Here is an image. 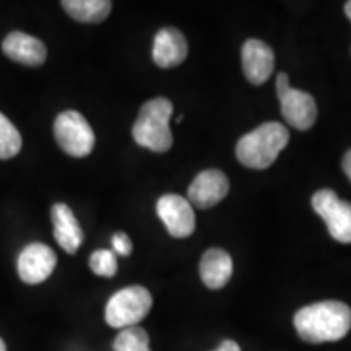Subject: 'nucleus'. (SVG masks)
<instances>
[{"label": "nucleus", "instance_id": "nucleus-1", "mask_svg": "<svg viewBox=\"0 0 351 351\" xmlns=\"http://www.w3.org/2000/svg\"><path fill=\"white\" fill-rule=\"evenodd\" d=\"M295 327L307 343H327L345 339L351 328V309L340 301H320L300 309Z\"/></svg>", "mask_w": 351, "mask_h": 351}, {"label": "nucleus", "instance_id": "nucleus-2", "mask_svg": "<svg viewBox=\"0 0 351 351\" xmlns=\"http://www.w3.org/2000/svg\"><path fill=\"white\" fill-rule=\"evenodd\" d=\"M289 142V132L278 122H265L245 134L236 145V156L245 168L267 169Z\"/></svg>", "mask_w": 351, "mask_h": 351}, {"label": "nucleus", "instance_id": "nucleus-3", "mask_svg": "<svg viewBox=\"0 0 351 351\" xmlns=\"http://www.w3.org/2000/svg\"><path fill=\"white\" fill-rule=\"evenodd\" d=\"M173 103L166 98H153L140 108L138 117L132 127V137L140 147L155 153H166L173 147L174 138L169 121Z\"/></svg>", "mask_w": 351, "mask_h": 351}, {"label": "nucleus", "instance_id": "nucleus-4", "mask_svg": "<svg viewBox=\"0 0 351 351\" xmlns=\"http://www.w3.org/2000/svg\"><path fill=\"white\" fill-rule=\"evenodd\" d=\"M153 306V298L147 288L127 287L114 293L106 304L108 326L114 328H127L137 326L140 320L147 317Z\"/></svg>", "mask_w": 351, "mask_h": 351}, {"label": "nucleus", "instance_id": "nucleus-5", "mask_svg": "<svg viewBox=\"0 0 351 351\" xmlns=\"http://www.w3.org/2000/svg\"><path fill=\"white\" fill-rule=\"evenodd\" d=\"M275 90L285 121L298 130H309L317 121V104L313 96L289 85V77L285 72L276 77Z\"/></svg>", "mask_w": 351, "mask_h": 351}, {"label": "nucleus", "instance_id": "nucleus-6", "mask_svg": "<svg viewBox=\"0 0 351 351\" xmlns=\"http://www.w3.org/2000/svg\"><path fill=\"white\" fill-rule=\"evenodd\" d=\"M54 135L59 147L70 156L85 158L93 152L95 132L78 111L60 112L54 122Z\"/></svg>", "mask_w": 351, "mask_h": 351}, {"label": "nucleus", "instance_id": "nucleus-7", "mask_svg": "<svg viewBox=\"0 0 351 351\" xmlns=\"http://www.w3.org/2000/svg\"><path fill=\"white\" fill-rule=\"evenodd\" d=\"M314 212L326 221L327 230L335 241L351 244V204L341 200L330 189H322L313 195Z\"/></svg>", "mask_w": 351, "mask_h": 351}, {"label": "nucleus", "instance_id": "nucleus-8", "mask_svg": "<svg viewBox=\"0 0 351 351\" xmlns=\"http://www.w3.org/2000/svg\"><path fill=\"white\" fill-rule=\"evenodd\" d=\"M156 213L173 238H189L195 231V213L189 200L178 194H166L156 202Z\"/></svg>", "mask_w": 351, "mask_h": 351}, {"label": "nucleus", "instance_id": "nucleus-9", "mask_svg": "<svg viewBox=\"0 0 351 351\" xmlns=\"http://www.w3.org/2000/svg\"><path fill=\"white\" fill-rule=\"evenodd\" d=\"M57 265V256L49 245L43 243L28 244L19 256V275L26 285L46 282Z\"/></svg>", "mask_w": 351, "mask_h": 351}, {"label": "nucleus", "instance_id": "nucleus-10", "mask_svg": "<svg viewBox=\"0 0 351 351\" xmlns=\"http://www.w3.org/2000/svg\"><path fill=\"white\" fill-rule=\"evenodd\" d=\"M230 192V181L219 169H207L197 174L187 191L189 204L207 210L218 205Z\"/></svg>", "mask_w": 351, "mask_h": 351}, {"label": "nucleus", "instance_id": "nucleus-11", "mask_svg": "<svg viewBox=\"0 0 351 351\" xmlns=\"http://www.w3.org/2000/svg\"><path fill=\"white\" fill-rule=\"evenodd\" d=\"M244 75L252 85H263L271 77L275 69V54L267 43L247 39L243 46Z\"/></svg>", "mask_w": 351, "mask_h": 351}, {"label": "nucleus", "instance_id": "nucleus-12", "mask_svg": "<svg viewBox=\"0 0 351 351\" xmlns=\"http://www.w3.org/2000/svg\"><path fill=\"white\" fill-rule=\"evenodd\" d=\"M189 54L187 39L178 28H163L153 43V60L158 67L171 69L181 65Z\"/></svg>", "mask_w": 351, "mask_h": 351}, {"label": "nucleus", "instance_id": "nucleus-13", "mask_svg": "<svg viewBox=\"0 0 351 351\" xmlns=\"http://www.w3.org/2000/svg\"><path fill=\"white\" fill-rule=\"evenodd\" d=\"M2 51L10 60L28 65V67H39L46 62L47 57V49L43 41L21 32L7 34L2 43Z\"/></svg>", "mask_w": 351, "mask_h": 351}, {"label": "nucleus", "instance_id": "nucleus-14", "mask_svg": "<svg viewBox=\"0 0 351 351\" xmlns=\"http://www.w3.org/2000/svg\"><path fill=\"white\" fill-rule=\"evenodd\" d=\"M51 219L57 244L67 254H75L83 243V231L72 208L65 204L52 205Z\"/></svg>", "mask_w": 351, "mask_h": 351}, {"label": "nucleus", "instance_id": "nucleus-15", "mask_svg": "<svg viewBox=\"0 0 351 351\" xmlns=\"http://www.w3.org/2000/svg\"><path fill=\"white\" fill-rule=\"evenodd\" d=\"M232 275V258L223 249H208L202 256L200 276L205 287L210 289H219L226 287Z\"/></svg>", "mask_w": 351, "mask_h": 351}, {"label": "nucleus", "instance_id": "nucleus-16", "mask_svg": "<svg viewBox=\"0 0 351 351\" xmlns=\"http://www.w3.org/2000/svg\"><path fill=\"white\" fill-rule=\"evenodd\" d=\"M64 10L73 20L82 23H101L111 13L112 2L109 0H64Z\"/></svg>", "mask_w": 351, "mask_h": 351}, {"label": "nucleus", "instance_id": "nucleus-17", "mask_svg": "<svg viewBox=\"0 0 351 351\" xmlns=\"http://www.w3.org/2000/svg\"><path fill=\"white\" fill-rule=\"evenodd\" d=\"M114 351H152L148 333L137 326L122 328L114 340Z\"/></svg>", "mask_w": 351, "mask_h": 351}, {"label": "nucleus", "instance_id": "nucleus-18", "mask_svg": "<svg viewBox=\"0 0 351 351\" xmlns=\"http://www.w3.org/2000/svg\"><path fill=\"white\" fill-rule=\"evenodd\" d=\"M21 150V135L19 129L0 112V160H10Z\"/></svg>", "mask_w": 351, "mask_h": 351}, {"label": "nucleus", "instance_id": "nucleus-19", "mask_svg": "<svg viewBox=\"0 0 351 351\" xmlns=\"http://www.w3.org/2000/svg\"><path fill=\"white\" fill-rule=\"evenodd\" d=\"M90 269L95 275L111 278L117 274V258L116 254L106 249L95 251L90 257Z\"/></svg>", "mask_w": 351, "mask_h": 351}, {"label": "nucleus", "instance_id": "nucleus-20", "mask_svg": "<svg viewBox=\"0 0 351 351\" xmlns=\"http://www.w3.org/2000/svg\"><path fill=\"white\" fill-rule=\"evenodd\" d=\"M112 247L119 256H129L132 249H134V245H132V241L125 232H116V234L112 236Z\"/></svg>", "mask_w": 351, "mask_h": 351}, {"label": "nucleus", "instance_id": "nucleus-21", "mask_svg": "<svg viewBox=\"0 0 351 351\" xmlns=\"http://www.w3.org/2000/svg\"><path fill=\"white\" fill-rule=\"evenodd\" d=\"M217 351H241V348H239V345L236 343V341L225 340L221 345H219V348Z\"/></svg>", "mask_w": 351, "mask_h": 351}, {"label": "nucleus", "instance_id": "nucleus-22", "mask_svg": "<svg viewBox=\"0 0 351 351\" xmlns=\"http://www.w3.org/2000/svg\"><path fill=\"white\" fill-rule=\"evenodd\" d=\"M341 166H343L345 174L348 176V179L351 181V150H348V152L345 153V156H343V163H341Z\"/></svg>", "mask_w": 351, "mask_h": 351}, {"label": "nucleus", "instance_id": "nucleus-23", "mask_svg": "<svg viewBox=\"0 0 351 351\" xmlns=\"http://www.w3.org/2000/svg\"><path fill=\"white\" fill-rule=\"evenodd\" d=\"M345 13H346V16H348V19L351 20V0H350V2L345 3Z\"/></svg>", "mask_w": 351, "mask_h": 351}, {"label": "nucleus", "instance_id": "nucleus-24", "mask_svg": "<svg viewBox=\"0 0 351 351\" xmlns=\"http://www.w3.org/2000/svg\"><path fill=\"white\" fill-rule=\"evenodd\" d=\"M0 351H7V345H5V341H3L2 339H0Z\"/></svg>", "mask_w": 351, "mask_h": 351}]
</instances>
